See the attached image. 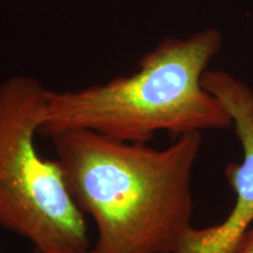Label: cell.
Wrapping results in <instances>:
<instances>
[{
	"mask_svg": "<svg viewBox=\"0 0 253 253\" xmlns=\"http://www.w3.org/2000/svg\"><path fill=\"white\" fill-rule=\"evenodd\" d=\"M50 140L69 194L96 227L95 252L173 253L192 226L202 132L178 136L164 149L91 130Z\"/></svg>",
	"mask_w": 253,
	"mask_h": 253,
	"instance_id": "cell-1",
	"label": "cell"
},
{
	"mask_svg": "<svg viewBox=\"0 0 253 253\" xmlns=\"http://www.w3.org/2000/svg\"><path fill=\"white\" fill-rule=\"evenodd\" d=\"M223 37L205 28L186 39L166 38L142 56L130 75L78 90H47L39 136L91 130L115 140L148 143L158 131L172 137L232 126L223 103L202 78Z\"/></svg>",
	"mask_w": 253,
	"mask_h": 253,
	"instance_id": "cell-2",
	"label": "cell"
},
{
	"mask_svg": "<svg viewBox=\"0 0 253 253\" xmlns=\"http://www.w3.org/2000/svg\"><path fill=\"white\" fill-rule=\"evenodd\" d=\"M47 90L27 75L0 84V229L42 253L84 251L90 249L86 214L56 160L37 149Z\"/></svg>",
	"mask_w": 253,
	"mask_h": 253,
	"instance_id": "cell-3",
	"label": "cell"
},
{
	"mask_svg": "<svg viewBox=\"0 0 253 253\" xmlns=\"http://www.w3.org/2000/svg\"><path fill=\"white\" fill-rule=\"evenodd\" d=\"M202 84L230 114L243 160L230 163L225 169L227 182L235 192V204L227 217L212 226L190 227L173 253H230L253 224V89L224 71L208 69Z\"/></svg>",
	"mask_w": 253,
	"mask_h": 253,
	"instance_id": "cell-4",
	"label": "cell"
},
{
	"mask_svg": "<svg viewBox=\"0 0 253 253\" xmlns=\"http://www.w3.org/2000/svg\"><path fill=\"white\" fill-rule=\"evenodd\" d=\"M230 253H253V224L246 232L240 237L235 248Z\"/></svg>",
	"mask_w": 253,
	"mask_h": 253,
	"instance_id": "cell-5",
	"label": "cell"
},
{
	"mask_svg": "<svg viewBox=\"0 0 253 253\" xmlns=\"http://www.w3.org/2000/svg\"><path fill=\"white\" fill-rule=\"evenodd\" d=\"M32 253H42V252H40L39 250L33 249V251H32ZM59 253H97V252H95L94 250H93V248H90V249H88V250H84V251H71V252H59Z\"/></svg>",
	"mask_w": 253,
	"mask_h": 253,
	"instance_id": "cell-6",
	"label": "cell"
},
{
	"mask_svg": "<svg viewBox=\"0 0 253 253\" xmlns=\"http://www.w3.org/2000/svg\"><path fill=\"white\" fill-rule=\"evenodd\" d=\"M0 253H2V252H1V251H0Z\"/></svg>",
	"mask_w": 253,
	"mask_h": 253,
	"instance_id": "cell-7",
	"label": "cell"
}]
</instances>
